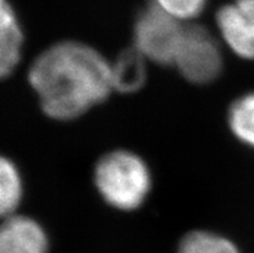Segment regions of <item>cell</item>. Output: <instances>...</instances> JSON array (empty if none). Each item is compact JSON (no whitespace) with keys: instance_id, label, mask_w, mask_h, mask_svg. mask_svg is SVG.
<instances>
[{"instance_id":"6da1fadb","label":"cell","mask_w":254,"mask_h":253,"mask_svg":"<svg viewBox=\"0 0 254 253\" xmlns=\"http://www.w3.org/2000/svg\"><path fill=\"white\" fill-rule=\"evenodd\" d=\"M43 111L70 120L105 101L113 90L111 64L100 52L77 42H62L44 51L29 73Z\"/></svg>"},{"instance_id":"7a4b0ae2","label":"cell","mask_w":254,"mask_h":253,"mask_svg":"<svg viewBox=\"0 0 254 253\" xmlns=\"http://www.w3.org/2000/svg\"><path fill=\"white\" fill-rule=\"evenodd\" d=\"M94 183L107 204L120 211H133L147 198L151 174L138 155L118 150L106 154L97 163Z\"/></svg>"},{"instance_id":"3957f363","label":"cell","mask_w":254,"mask_h":253,"mask_svg":"<svg viewBox=\"0 0 254 253\" xmlns=\"http://www.w3.org/2000/svg\"><path fill=\"white\" fill-rule=\"evenodd\" d=\"M185 25L151 4L139 13L134 23V48L146 60L173 65Z\"/></svg>"},{"instance_id":"277c9868","label":"cell","mask_w":254,"mask_h":253,"mask_svg":"<svg viewBox=\"0 0 254 253\" xmlns=\"http://www.w3.org/2000/svg\"><path fill=\"white\" fill-rule=\"evenodd\" d=\"M174 66L191 83L216 81L222 71V53L209 30L200 25H185Z\"/></svg>"},{"instance_id":"5b68a950","label":"cell","mask_w":254,"mask_h":253,"mask_svg":"<svg viewBox=\"0 0 254 253\" xmlns=\"http://www.w3.org/2000/svg\"><path fill=\"white\" fill-rule=\"evenodd\" d=\"M0 253H48V238L31 218L10 216L0 225Z\"/></svg>"},{"instance_id":"8992f818","label":"cell","mask_w":254,"mask_h":253,"mask_svg":"<svg viewBox=\"0 0 254 253\" xmlns=\"http://www.w3.org/2000/svg\"><path fill=\"white\" fill-rule=\"evenodd\" d=\"M217 26L225 43L239 57L254 61V22L234 4H227L217 12Z\"/></svg>"},{"instance_id":"52a82bcc","label":"cell","mask_w":254,"mask_h":253,"mask_svg":"<svg viewBox=\"0 0 254 253\" xmlns=\"http://www.w3.org/2000/svg\"><path fill=\"white\" fill-rule=\"evenodd\" d=\"M23 35L8 0H0V79L12 74L21 58Z\"/></svg>"},{"instance_id":"ba28073f","label":"cell","mask_w":254,"mask_h":253,"mask_svg":"<svg viewBox=\"0 0 254 253\" xmlns=\"http://www.w3.org/2000/svg\"><path fill=\"white\" fill-rule=\"evenodd\" d=\"M146 58L135 48L120 53L111 64L113 89L123 93H133L143 85L146 81Z\"/></svg>"},{"instance_id":"9c48e42d","label":"cell","mask_w":254,"mask_h":253,"mask_svg":"<svg viewBox=\"0 0 254 253\" xmlns=\"http://www.w3.org/2000/svg\"><path fill=\"white\" fill-rule=\"evenodd\" d=\"M22 196V182L18 170L5 158L0 157V218L13 216Z\"/></svg>"},{"instance_id":"30bf717a","label":"cell","mask_w":254,"mask_h":253,"mask_svg":"<svg viewBox=\"0 0 254 253\" xmlns=\"http://www.w3.org/2000/svg\"><path fill=\"white\" fill-rule=\"evenodd\" d=\"M229 124L239 141L254 148V93L245 94L232 103Z\"/></svg>"},{"instance_id":"8fae6325","label":"cell","mask_w":254,"mask_h":253,"mask_svg":"<svg viewBox=\"0 0 254 253\" xmlns=\"http://www.w3.org/2000/svg\"><path fill=\"white\" fill-rule=\"evenodd\" d=\"M178 253H240L230 239L209 231H192L181 241Z\"/></svg>"},{"instance_id":"7c38bea8","label":"cell","mask_w":254,"mask_h":253,"mask_svg":"<svg viewBox=\"0 0 254 253\" xmlns=\"http://www.w3.org/2000/svg\"><path fill=\"white\" fill-rule=\"evenodd\" d=\"M208 0H154V4L181 22L201 14Z\"/></svg>"},{"instance_id":"4fadbf2b","label":"cell","mask_w":254,"mask_h":253,"mask_svg":"<svg viewBox=\"0 0 254 253\" xmlns=\"http://www.w3.org/2000/svg\"><path fill=\"white\" fill-rule=\"evenodd\" d=\"M235 3L245 16L254 22V0H236Z\"/></svg>"}]
</instances>
